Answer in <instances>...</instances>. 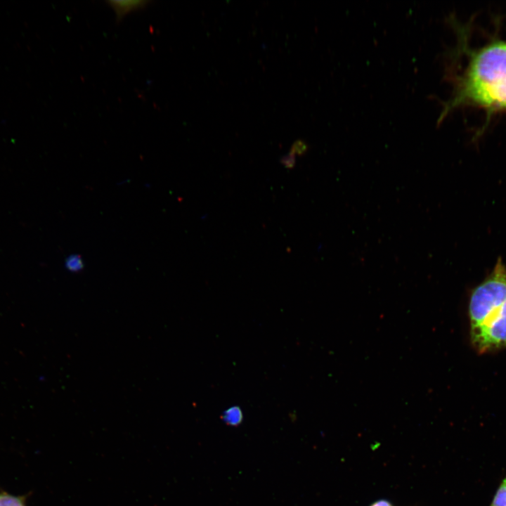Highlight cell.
<instances>
[{"label":"cell","instance_id":"5","mask_svg":"<svg viewBox=\"0 0 506 506\" xmlns=\"http://www.w3.org/2000/svg\"><path fill=\"white\" fill-rule=\"evenodd\" d=\"M65 267L67 270L78 273L84 268V262L79 254H72L65 259Z\"/></svg>","mask_w":506,"mask_h":506},{"label":"cell","instance_id":"2","mask_svg":"<svg viewBox=\"0 0 506 506\" xmlns=\"http://www.w3.org/2000/svg\"><path fill=\"white\" fill-rule=\"evenodd\" d=\"M469 316L471 341L479 353L506 347V266L501 258L473 290Z\"/></svg>","mask_w":506,"mask_h":506},{"label":"cell","instance_id":"3","mask_svg":"<svg viewBox=\"0 0 506 506\" xmlns=\"http://www.w3.org/2000/svg\"><path fill=\"white\" fill-rule=\"evenodd\" d=\"M148 1H108L106 4L114 11L117 20L121 21L128 14L145 8Z\"/></svg>","mask_w":506,"mask_h":506},{"label":"cell","instance_id":"1","mask_svg":"<svg viewBox=\"0 0 506 506\" xmlns=\"http://www.w3.org/2000/svg\"><path fill=\"white\" fill-rule=\"evenodd\" d=\"M459 30L458 50L465 54L466 63L451 77L453 93L443 105L439 122L463 107L483 110L488 119L506 112V39L495 37L471 48L466 32Z\"/></svg>","mask_w":506,"mask_h":506},{"label":"cell","instance_id":"7","mask_svg":"<svg viewBox=\"0 0 506 506\" xmlns=\"http://www.w3.org/2000/svg\"><path fill=\"white\" fill-rule=\"evenodd\" d=\"M491 506H506V477L500 484Z\"/></svg>","mask_w":506,"mask_h":506},{"label":"cell","instance_id":"9","mask_svg":"<svg viewBox=\"0 0 506 506\" xmlns=\"http://www.w3.org/2000/svg\"><path fill=\"white\" fill-rule=\"evenodd\" d=\"M280 162L285 168L293 169L296 164L295 155L289 153L281 157Z\"/></svg>","mask_w":506,"mask_h":506},{"label":"cell","instance_id":"8","mask_svg":"<svg viewBox=\"0 0 506 506\" xmlns=\"http://www.w3.org/2000/svg\"><path fill=\"white\" fill-rule=\"evenodd\" d=\"M309 150L308 144L303 140L298 139L295 141L292 145L290 153L292 155H297L299 156L304 155Z\"/></svg>","mask_w":506,"mask_h":506},{"label":"cell","instance_id":"4","mask_svg":"<svg viewBox=\"0 0 506 506\" xmlns=\"http://www.w3.org/2000/svg\"><path fill=\"white\" fill-rule=\"evenodd\" d=\"M221 418L228 425L238 426L242 420V413L239 407L233 406L223 412Z\"/></svg>","mask_w":506,"mask_h":506},{"label":"cell","instance_id":"6","mask_svg":"<svg viewBox=\"0 0 506 506\" xmlns=\"http://www.w3.org/2000/svg\"><path fill=\"white\" fill-rule=\"evenodd\" d=\"M0 506H25V504L22 497L2 493H0Z\"/></svg>","mask_w":506,"mask_h":506},{"label":"cell","instance_id":"10","mask_svg":"<svg viewBox=\"0 0 506 506\" xmlns=\"http://www.w3.org/2000/svg\"><path fill=\"white\" fill-rule=\"evenodd\" d=\"M370 506H394L389 500L381 499L375 501Z\"/></svg>","mask_w":506,"mask_h":506}]
</instances>
